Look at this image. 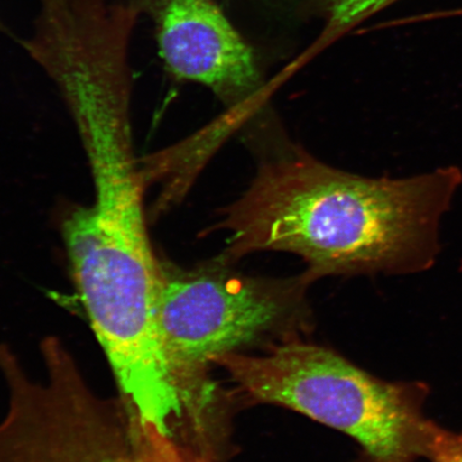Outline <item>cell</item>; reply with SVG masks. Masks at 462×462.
Masks as SVG:
<instances>
[{"instance_id":"1","label":"cell","mask_w":462,"mask_h":462,"mask_svg":"<svg viewBox=\"0 0 462 462\" xmlns=\"http://www.w3.org/2000/svg\"><path fill=\"white\" fill-rule=\"evenodd\" d=\"M462 171L366 178L294 152L265 162L251 187L223 211L222 259L281 251L305 260L310 282L327 275L414 274L441 251L439 228Z\"/></svg>"},{"instance_id":"2","label":"cell","mask_w":462,"mask_h":462,"mask_svg":"<svg viewBox=\"0 0 462 462\" xmlns=\"http://www.w3.org/2000/svg\"><path fill=\"white\" fill-rule=\"evenodd\" d=\"M215 364L248 401L279 404L354 438L364 462L424 458L432 420L424 413L430 385L421 381L388 383L294 338L263 355L231 352Z\"/></svg>"},{"instance_id":"3","label":"cell","mask_w":462,"mask_h":462,"mask_svg":"<svg viewBox=\"0 0 462 462\" xmlns=\"http://www.w3.org/2000/svg\"><path fill=\"white\" fill-rule=\"evenodd\" d=\"M222 258L189 273L166 268L159 332L186 411L200 423L212 396L208 368L217 357L265 339H293L308 326L306 276L268 280L230 273Z\"/></svg>"},{"instance_id":"4","label":"cell","mask_w":462,"mask_h":462,"mask_svg":"<svg viewBox=\"0 0 462 462\" xmlns=\"http://www.w3.org/2000/svg\"><path fill=\"white\" fill-rule=\"evenodd\" d=\"M153 22L173 78L210 88L230 108L251 106L263 82L250 45L213 0H129Z\"/></svg>"},{"instance_id":"5","label":"cell","mask_w":462,"mask_h":462,"mask_svg":"<svg viewBox=\"0 0 462 462\" xmlns=\"http://www.w3.org/2000/svg\"><path fill=\"white\" fill-rule=\"evenodd\" d=\"M95 198L63 224L66 247L74 251L144 253L153 250L143 209V170L133 143L91 144L85 150Z\"/></svg>"},{"instance_id":"6","label":"cell","mask_w":462,"mask_h":462,"mask_svg":"<svg viewBox=\"0 0 462 462\" xmlns=\"http://www.w3.org/2000/svg\"><path fill=\"white\" fill-rule=\"evenodd\" d=\"M56 462H210L157 430L138 427L89 439Z\"/></svg>"},{"instance_id":"7","label":"cell","mask_w":462,"mask_h":462,"mask_svg":"<svg viewBox=\"0 0 462 462\" xmlns=\"http://www.w3.org/2000/svg\"><path fill=\"white\" fill-rule=\"evenodd\" d=\"M396 2L397 0H330L323 37L334 40Z\"/></svg>"},{"instance_id":"8","label":"cell","mask_w":462,"mask_h":462,"mask_svg":"<svg viewBox=\"0 0 462 462\" xmlns=\"http://www.w3.org/2000/svg\"><path fill=\"white\" fill-rule=\"evenodd\" d=\"M424 459L430 462H462V431H452L432 421Z\"/></svg>"},{"instance_id":"9","label":"cell","mask_w":462,"mask_h":462,"mask_svg":"<svg viewBox=\"0 0 462 462\" xmlns=\"http://www.w3.org/2000/svg\"><path fill=\"white\" fill-rule=\"evenodd\" d=\"M0 32H7V28L5 27L2 21H0Z\"/></svg>"}]
</instances>
